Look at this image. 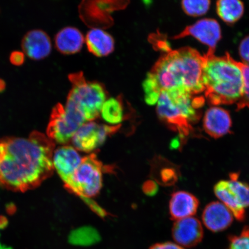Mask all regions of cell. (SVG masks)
<instances>
[{
    "instance_id": "9c48e42d",
    "label": "cell",
    "mask_w": 249,
    "mask_h": 249,
    "mask_svg": "<svg viewBox=\"0 0 249 249\" xmlns=\"http://www.w3.org/2000/svg\"><path fill=\"white\" fill-rule=\"evenodd\" d=\"M80 127L68 116L64 106L58 104L53 109L47 127V136L55 143L67 144Z\"/></svg>"
},
{
    "instance_id": "7a4b0ae2",
    "label": "cell",
    "mask_w": 249,
    "mask_h": 249,
    "mask_svg": "<svg viewBox=\"0 0 249 249\" xmlns=\"http://www.w3.org/2000/svg\"><path fill=\"white\" fill-rule=\"evenodd\" d=\"M204 56L190 47L166 53L150 72L161 91L184 90L192 95L204 92Z\"/></svg>"
},
{
    "instance_id": "1f68e13d",
    "label": "cell",
    "mask_w": 249,
    "mask_h": 249,
    "mask_svg": "<svg viewBox=\"0 0 249 249\" xmlns=\"http://www.w3.org/2000/svg\"><path fill=\"white\" fill-rule=\"evenodd\" d=\"M8 225V221L5 216H0V229H4Z\"/></svg>"
},
{
    "instance_id": "ba28073f",
    "label": "cell",
    "mask_w": 249,
    "mask_h": 249,
    "mask_svg": "<svg viewBox=\"0 0 249 249\" xmlns=\"http://www.w3.org/2000/svg\"><path fill=\"white\" fill-rule=\"evenodd\" d=\"M192 36L208 46V54H214L217 43L222 39V30L219 23L213 18H203L185 28L181 33L174 37L180 39Z\"/></svg>"
},
{
    "instance_id": "8fae6325",
    "label": "cell",
    "mask_w": 249,
    "mask_h": 249,
    "mask_svg": "<svg viewBox=\"0 0 249 249\" xmlns=\"http://www.w3.org/2000/svg\"><path fill=\"white\" fill-rule=\"evenodd\" d=\"M233 216L231 212L222 202L214 201L205 207L202 220L208 230L217 232L224 231L231 225Z\"/></svg>"
},
{
    "instance_id": "484cf974",
    "label": "cell",
    "mask_w": 249,
    "mask_h": 249,
    "mask_svg": "<svg viewBox=\"0 0 249 249\" xmlns=\"http://www.w3.org/2000/svg\"><path fill=\"white\" fill-rule=\"evenodd\" d=\"M228 249H249V226H245L239 235L229 237Z\"/></svg>"
},
{
    "instance_id": "e0dca14e",
    "label": "cell",
    "mask_w": 249,
    "mask_h": 249,
    "mask_svg": "<svg viewBox=\"0 0 249 249\" xmlns=\"http://www.w3.org/2000/svg\"><path fill=\"white\" fill-rule=\"evenodd\" d=\"M85 38L80 31L75 27L64 28L55 38L56 48L64 54H73L82 49Z\"/></svg>"
},
{
    "instance_id": "83f0119b",
    "label": "cell",
    "mask_w": 249,
    "mask_h": 249,
    "mask_svg": "<svg viewBox=\"0 0 249 249\" xmlns=\"http://www.w3.org/2000/svg\"><path fill=\"white\" fill-rule=\"evenodd\" d=\"M242 63L249 64V35L241 40L238 49Z\"/></svg>"
},
{
    "instance_id": "7c38bea8",
    "label": "cell",
    "mask_w": 249,
    "mask_h": 249,
    "mask_svg": "<svg viewBox=\"0 0 249 249\" xmlns=\"http://www.w3.org/2000/svg\"><path fill=\"white\" fill-rule=\"evenodd\" d=\"M23 52L34 60H40L48 57L52 52V42L44 31L34 30L29 31L21 42Z\"/></svg>"
},
{
    "instance_id": "30bf717a",
    "label": "cell",
    "mask_w": 249,
    "mask_h": 249,
    "mask_svg": "<svg viewBox=\"0 0 249 249\" xmlns=\"http://www.w3.org/2000/svg\"><path fill=\"white\" fill-rule=\"evenodd\" d=\"M172 235L177 244L191 248L202 241L204 231L200 220L192 216L176 220L173 226Z\"/></svg>"
},
{
    "instance_id": "4316f807",
    "label": "cell",
    "mask_w": 249,
    "mask_h": 249,
    "mask_svg": "<svg viewBox=\"0 0 249 249\" xmlns=\"http://www.w3.org/2000/svg\"><path fill=\"white\" fill-rule=\"evenodd\" d=\"M158 175V181L166 185L173 184L177 179L176 170L171 167H166L160 169Z\"/></svg>"
},
{
    "instance_id": "44dd1931",
    "label": "cell",
    "mask_w": 249,
    "mask_h": 249,
    "mask_svg": "<svg viewBox=\"0 0 249 249\" xmlns=\"http://www.w3.org/2000/svg\"><path fill=\"white\" fill-rule=\"evenodd\" d=\"M70 242L77 245H89L99 240V235L95 230L91 227H83L74 230L71 233Z\"/></svg>"
},
{
    "instance_id": "ac0fdd59",
    "label": "cell",
    "mask_w": 249,
    "mask_h": 249,
    "mask_svg": "<svg viewBox=\"0 0 249 249\" xmlns=\"http://www.w3.org/2000/svg\"><path fill=\"white\" fill-rule=\"evenodd\" d=\"M89 51L97 57L110 54L114 49V40L110 34L99 28L90 30L85 38Z\"/></svg>"
},
{
    "instance_id": "4dcf8cb0",
    "label": "cell",
    "mask_w": 249,
    "mask_h": 249,
    "mask_svg": "<svg viewBox=\"0 0 249 249\" xmlns=\"http://www.w3.org/2000/svg\"><path fill=\"white\" fill-rule=\"evenodd\" d=\"M24 55L23 52H14L10 55L11 63L14 65H17V66L22 65L25 60Z\"/></svg>"
},
{
    "instance_id": "2e32d148",
    "label": "cell",
    "mask_w": 249,
    "mask_h": 249,
    "mask_svg": "<svg viewBox=\"0 0 249 249\" xmlns=\"http://www.w3.org/2000/svg\"><path fill=\"white\" fill-rule=\"evenodd\" d=\"M214 193L221 202L229 208L239 222L246 219L245 208L239 200L228 180H220L214 187Z\"/></svg>"
},
{
    "instance_id": "8992f818",
    "label": "cell",
    "mask_w": 249,
    "mask_h": 249,
    "mask_svg": "<svg viewBox=\"0 0 249 249\" xmlns=\"http://www.w3.org/2000/svg\"><path fill=\"white\" fill-rule=\"evenodd\" d=\"M104 168L95 154L82 158V162L69 182L65 183V188L79 196L84 201L95 197L100 192L102 187Z\"/></svg>"
},
{
    "instance_id": "52a82bcc",
    "label": "cell",
    "mask_w": 249,
    "mask_h": 249,
    "mask_svg": "<svg viewBox=\"0 0 249 249\" xmlns=\"http://www.w3.org/2000/svg\"><path fill=\"white\" fill-rule=\"evenodd\" d=\"M120 127V124L109 126L93 122L85 123L73 137V144L77 150L92 152L104 144L108 137L116 133Z\"/></svg>"
},
{
    "instance_id": "5bb4252c",
    "label": "cell",
    "mask_w": 249,
    "mask_h": 249,
    "mask_svg": "<svg viewBox=\"0 0 249 249\" xmlns=\"http://www.w3.org/2000/svg\"><path fill=\"white\" fill-rule=\"evenodd\" d=\"M82 160L76 149L71 146H63L54 151L53 158L54 168L64 184L69 182Z\"/></svg>"
},
{
    "instance_id": "6da1fadb",
    "label": "cell",
    "mask_w": 249,
    "mask_h": 249,
    "mask_svg": "<svg viewBox=\"0 0 249 249\" xmlns=\"http://www.w3.org/2000/svg\"><path fill=\"white\" fill-rule=\"evenodd\" d=\"M55 142L33 132L27 138L0 139V186L14 192L36 188L54 171Z\"/></svg>"
},
{
    "instance_id": "f1b7e54d",
    "label": "cell",
    "mask_w": 249,
    "mask_h": 249,
    "mask_svg": "<svg viewBox=\"0 0 249 249\" xmlns=\"http://www.w3.org/2000/svg\"><path fill=\"white\" fill-rule=\"evenodd\" d=\"M142 191L145 195L153 196L157 194L158 186L154 180H148L142 186Z\"/></svg>"
},
{
    "instance_id": "836d02e7",
    "label": "cell",
    "mask_w": 249,
    "mask_h": 249,
    "mask_svg": "<svg viewBox=\"0 0 249 249\" xmlns=\"http://www.w3.org/2000/svg\"><path fill=\"white\" fill-rule=\"evenodd\" d=\"M4 87V83L2 82L1 80H0V89L3 88Z\"/></svg>"
},
{
    "instance_id": "9a60e30c",
    "label": "cell",
    "mask_w": 249,
    "mask_h": 249,
    "mask_svg": "<svg viewBox=\"0 0 249 249\" xmlns=\"http://www.w3.org/2000/svg\"><path fill=\"white\" fill-rule=\"evenodd\" d=\"M198 206L199 201L194 195L185 191L174 192L169 203L171 219L176 221L192 217L197 213Z\"/></svg>"
},
{
    "instance_id": "4fadbf2b",
    "label": "cell",
    "mask_w": 249,
    "mask_h": 249,
    "mask_svg": "<svg viewBox=\"0 0 249 249\" xmlns=\"http://www.w3.org/2000/svg\"><path fill=\"white\" fill-rule=\"evenodd\" d=\"M232 120L229 112L225 108L213 107L205 112L203 127L205 132L214 139H219L230 133Z\"/></svg>"
},
{
    "instance_id": "d6986e66",
    "label": "cell",
    "mask_w": 249,
    "mask_h": 249,
    "mask_svg": "<svg viewBox=\"0 0 249 249\" xmlns=\"http://www.w3.org/2000/svg\"><path fill=\"white\" fill-rule=\"evenodd\" d=\"M244 11V3L241 0H217L216 2L217 15L230 26L241 19Z\"/></svg>"
},
{
    "instance_id": "603a6c76",
    "label": "cell",
    "mask_w": 249,
    "mask_h": 249,
    "mask_svg": "<svg viewBox=\"0 0 249 249\" xmlns=\"http://www.w3.org/2000/svg\"><path fill=\"white\" fill-rule=\"evenodd\" d=\"M230 178L232 188L237 195L243 207L245 208L249 207V185L239 180L238 173H231Z\"/></svg>"
},
{
    "instance_id": "ffe728a7",
    "label": "cell",
    "mask_w": 249,
    "mask_h": 249,
    "mask_svg": "<svg viewBox=\"0 0 249 249\" xmlns=\"http://www.w3.org/2000/svg\"><path fill=\"white\" fill-rule=\"evenodd\" d=\"M102 116L107 123L117 124L124 120V106L121 98L107 99L103 105Z\"/></svg>"
},
{
    "instance_id": "d6a6232c",
    "label": "cell",
    "mask_w": 249,
    "mask_h": 249,
    "mask_svg": "<svg viewBox=\"0 0 249 249\" xmlns=\"http://www.w3.org/2000/svg\"><path fill=\"white\" fill-rule=\"evenodd\" d=\"M142 1L145 5H151L152 2V0H142Z\"/></svg>"
},
{
    "instance_id": "277c9868",
    "label": "cell",
    "mask_w": 249,
    "mask_h": 249,
    "mask_svg": "<svg viewBox=\"0 0 249 249\" xmlns=\"http://www.w3.org/2000/svg\"><path fill=\"white\" fill-rule=\"evenodd\" d=\"M195 99L194 95L184 90L172 89L161 91L158 99L159 117L171 129L178 132L181 139L194 131L191 123L200 117Z\"/></svg>"
},
{
    "instance_id": "cb8c5ba5",
    "label": "cell",
    "mask_w": 249,
    "mask_h": 249,
    "mask_svg": "<svg viewBox=\"0 0 249 249\" xmlns=\"http://www.w3.org/2000/svg\"><path fill=\"white\" fill-rule=\"evenodd\" d=\"M144 92L145 101L149 105H154L158 103L161 90L153 77L149 73L142 84Z\"/></svg>"
},
{
    "instance_id": "7402d4cb",
    "label": "cell",
    "mask_w": 249,
    "mask_h": 249,
    "mask_svg": "<svg viewBox=\"0 0 249 249\" xmlns=\"http://www.w3.org/2000/svg\"><path fill=\"white\" fill-rule=\"evenodd\" d=\"M181 5L186 15L199 17L206 14L209 11L211 0H182Z\"/></svg>"
},
{
    "instance_id": "3957f363",
    "label": "cell",
    "mask_w": 249,
    "mask_h": 249,
    "mask_svg": "<svg viewBox=\"0 0 249 249\" xmlns=\"http://www.w3.org/2000/svg\"><path fill=\"white\" fill-rule=\"evenodd\" d=\"M204 56L202 82L208 102L214 107L238 102L243 91L241 62L228 53L222 57L208 53Z\"/></svg>"
},
{
    "instance_id": "5b68a950",
    "label": "cell",
    "mask_w": 249,
    "mask_h": 249,
    "mask_svg": "<svg viewBox=\"0 0 249 249\" xmlns=\"http://www.w3.org/2000/svg\"><path fill=\"white\" fill-rule=\"evenodd\" d=\"M70 80L72 89L68 96L65 109L86 121L94 120L107 101L104 87L97 82H87L82 73L71 74Z\"/></svg>"
},
{
    "instance_id": "f546056e",
    "label": "cell",
    "mask_w": 249,
    "mask_h": 249,
    "mask_svg": "<svg viewBox=\"0 0 249 249\" xmlns=\"http://www.w3.org/2000/svg\"><path fill=\"white\" fill-rule=\"evenodd\" d=\"M149 249H185L180 245L171 242L158 243L152 245Z\"/></svg>"
},
{
    "instance_id": "d4e9b609",
    "label": "cell",
    "mask_w": 249,
    "mask_h": 249,
    "mask_svg": "<svg viewBox=\"0 0 249 249\" xmlns=\"http://www.w3.org/2000/svg\"><path fill=\"white\" fill-rule=\"evenodd\" d=\"M241 66L243 74V91L241 98L237 102V111L246 107L249 108V64L241 62Z\"/></svg>"
}]
</instances>
